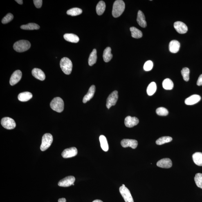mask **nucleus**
<instances>
[{
	"label": "nucleus",
	"instance_id": "obj_1",
	"mask_svg": "<svg viewBox=\"0 0 202 202\" xmlns=\"http://www.w3.org/2000/svg\"><path fill=\"white\" fill-rule=\"evenodd\" d=\"M125 9V4L122 0H117L113 3L112 14L113 17H120L123 13Z\"/></svg>",
	"mask_w": 202,
	"mask_h": 202
},
{
	"label": "nucleus",
	"instance_id": "obj_2",
	"mask_svg": "<svg viewBox=\"0 0 202 202\" xmlns=\"http://www.w3.org/2000/svg\"><path fill=\"white\" fill-rule=\"evenodd\" d=\"M31 46V44L29 41L21 40L15 43L13 46L14 50L19 53H22L28 50Z\"/></svg>",
	"mask_w": 202,
	"mask_h": 202
},
{
	"label": "nucleus",
	"instance_id": "obj_3",
	"mask_svg": "<svg viewBox=\"0 0 202 202\" xmlns=\"http://www.w3.org/2000/svg\"><path fill=\"white\" fill-rule=\"evenodd\" d=\"M50 106L51 109L57 112L60 113L64 111V103L60 97H56L54 98L50 102Z\"/></svg>",
	"mask_w": 202,
	"mask_h": 202
},
{
	"label": "nucleus",
	"instance_id": "obj_4",
	"mask_svg": "<svg viewBox=\"0 0 202 202\" xmlns=\"http://www.w3.org/2000/svg\"><path fill=\"white\" fill-rule=\"evenodd\" d=\"M60 66L61 69L66 75H70L72 69L73 64L71 61L67 57L63 58L60 61Z\"/></svg>",
	"mask_w": 202,
	"mask_h": 202
},
{
	"label": "nucleus",
	"instance_id": "obj_5",
	"mask_svg": "<svg viewBox=\"0 0 202 202\" xmlns=\"http://www.w3.org/2000/svg\"><path fill=\"white\" fill-rule=\"evenodd\" d=\"M53 142V137L50 133H46L43 136L42 143L40 149L41 151H44L47 149L51 145Z\"/></svg>",
	"mask_w": 202,
	"mask_h": 202
},
{
	"label": "nucleus",
	"instance_id": "obj_6",
	"mask_svg": "<svg viewBox=\"0 0 202 202\" xmlns=\"http://www.w3.org/2000/svg\"><path fill=\"white\" fill-rule=\"evenodd\" d=\"M118 98V92L117 91H113L109 95L106 101V106L108 109L116 104Z\"/></svg>",
	"mask_w": 202,
	"mask_h": 202
},
{
	"label": "nucleus",
	"instance_id": "obj_7",
	"mask_svg": "<svg viewBox=\"0 0 202 202\" xmlns=\"http://www.w3.org/2000/svg\"><path fill=\"white\" fill-rule=\"evenodd\" d=\"M1 124L3 127L8 130L13 129L16 125L15 121L13 119L7 117L2 119Z\"/></svg>",
	"mask_w": 202,
	"mask_h": 202
},
{
	"label": "nucleus",
	"instance_id": "obj_8",
	"mask_svg": "<svg viewBox=\"0 0 202 202\" xmlns=\"http://www.w3.org/2000/svg\"><path fill=\"white\" fill-rule=\"evenodd\" d=\"M120 192L125 202H134L131 193L127 187H121Z\"/></svg>",
	"mask_w": 202,
	"mask_h": 202
},
{
	"label": "nucleus",
	"instance_id": "obj_9",
	"mask_svg": "<svg viewBox=\"0 0 202 202\" xmlns=\"http://www.w3.org/2000/svg\"><path fill=\"white\" fill-rule=\"evenodd\" d=\"M75 178L73 176L66 177L59 182L58 185L59 187H68L73 185L74 183Z\"/></svg>",
	"mask_w": 202,
	"mask_h": 202
},
{
	"label": "nucleus",
	"instance_id": "obj_10",
	"mask_svg": "<svg viewBox=\"0 0 202 202\" xmlns=\"http://www.w3.org/2000/svg\"><path fill=\"white\" fill-rule=\"evenodd\" d=\"M77 148L72 147L64 149L62 153V156L64 158H68L75 156H77Z\"/></svg>",
	"mask_w": 202,
	"mask_h": 202
},
{
	"label": "nucleus",
	"instance_id": "obj_11",
	"mask_svg": "<svg viewBox=\"0 0 202 202\" xmlns=\"http://www.w3.org/2000/svg\"><path fill=\"white\" fill-rule=\"evenodd\" d=\"M22 74L20 70H16L12 74L10 79V83L11 85L13 86L17 84L21 80Z\"/></svg>",
	"mask_w": 202,
	"mask_h": 202
},
{
	"label": "nucleus",
	"instance_id": "obj_12",
	"mask_svg": "<svg viewBox=\"0 0 202 202\" xmlns=\"http://www.w3.org/2000/svg\"><path fill=\"white\" fill-rule=\"evenodd\" d=\"M121 145L124 147H130L135 149L138 147V142L136 140L124 139L121 142Z\"/></svg>",
	"mask_w": 202,
	"mask_h": 202
},
{
	"label": "nucleus",
	"instance_id": "obj_13",
	"mask_svg": "<svg viewBox=\"0 0 202 202\" xmlns=\"http://www.w3.org/2000/svg\"><path fill=\"white\" fill-rule=\"evenodd\" d=\"M174 27L176 31L180 34L186 33L188 30L187 25L181 21H176L175 22Z\"/></svg>",
	"mask_w": 202,
	"mask_h": 202
},
{
	"label": "nucleus",
	"instance_id": "obj_14",
	"mask_svg": "<svg viewBox=\"0 0 202 202\" xmlns=\"http://www.w3.org/2000/svg\"><path fill=\"white\" fill-rule=\"evenodd\" d=\"M138 119L136 117L128 116L125 119L124 123L126 127L128 128H132L138 124Z\"/></svg>",
	"mask_w": 202,
	"mask_h": 202
},
{
	"label": "nucleus",
	"instance_id": "obj_15",
	"mask_svg": "<svg viewBox=\"0 0 202 202\" xmlns=\"http://www.w3.org/2000/svg\"><path fill=\"white\" fill-rule=\"evenodd\" d=\"M157 166L162 168L169 169L172 166V163L170 159L163 158L160 160L157 163Z\"/></svg>",
	"mask_w": 202,
	"mask_h": 202
},
{
	"label": "nucleus",
	"instance_id": "obj_16",
	"mask_svg": "<svg viewBox=\"0 0 202 202\" xmlns=\"http://www.w3.org/2000/svg\"><path fill=\"white\" fill-rule=\"evenodd\" d=\"M201 99V97L199 95H193L186 99L185 103L188 105H194L199 102Z\"/></svg>",
	"mask_w": 202,
	"mask_h": 202
},
{
	"label": "nucleus",
	"instance_id": "obj_17",
	"mask_svg": "<svg viewBox=\"0 0 202 202\" xmlns=\"http://www.w3.org/2000/svg\"><path fill=\"white\" fill-rule=\"evenodd\" d=\"M32 72L33 76L39 80L44 81L46 79V75L44 72L39 68H34Z\"/></svg>",
	"mask_w": 202,
	"mask_h": 202
},
{
	"label": "nucleus",
	"instance_id": "obj_18",
	"mask_svg": "<svg viewBox=\"0 0 202 202\" xmlns=\"http://www.w3.org/2000/svg\"><path fill=\"white\" fill-rule=\"evenodd\" d=\"M137 21L142 28H145L147 26V23L145 20V15L141 11H138L137 16Z\"/></svg>",
	"mask_w": 202,
	"mask_h": 202
},
{
	"label": "nucleus",
	"instance_id": "obj_19",
	"mask_svg": "<svg viewBox=\"0 0 202 202\" xmlns=\"http://www.w3.org/2000/svg\"><path fill=\"white\" fill-rule=\"evenodd\" d=\"M95 90V86L93 85L90 86L88 93L85 95L83 99V102L84 103H86V102L93 98Z\"/></svg>",
	"mask_w": 202,
	"mask_h": 202
},
{
	"label": "nucleus",
	"instance_id": "obj_20",
	"mask_svg": "<svg viewBox=\"0 0 202 202\" xmlns=\"http://www.w3.org/2000/svg\"><path fill=\"white\" fill-rule=\"evenodd\" d=\"M180 47V44L178 41L172 40L169 42V50L171 53H178Z\"/></svg>",
	"mask_w": 202,
	"mask_h": 202
},
{
	"label": "nucleus",
	"instance_id": "obj_21",
	"mask_svg": "<svg viewBox=\"0 0 202 202\" xmlns=\"http://www.w3.org/2000/svg\"><path fill=\"white\" fill-rule=\"evenodd\" d=\"M32 94L29 92H24L19 94L18 96V99L21 102H25L32 98Z\"/></svg>",
	"mask_w": 202,
	"mask_h": 202
},
{
	"label": "nucleus",
	"instance_id": "obj_22",
	"mask_svg": "<svg viewBox=\"0 0 202 202\" xmlns=\"http://www.w3.org/2000/svg\"><path fill=\"white\" fill-rule=\"evenodd\" d=\"M64 38L66 41L72 43H77L79 41L78 36L72 33H66L64 34Z\"/></svg>",
	"mask_w": 202,
	"mask_h": 202
},
{
	"label": "nucleus",
	"instance_id": "obj_23",
	"mask_svg": "<svg viewBox=\"0 0 202 202\" xmlns=\"http://www.w3.org/2000/svg\"><path fill=\"white\" fill-rule=\"evenodd\" d=\"M192 157L194 163L196 165L202 166V153L195 152L193 154Z\"/></svg>",
	"mask_w": 202,
	"mask_h": 202
},
{
	"label": "nucleus",
	"instance_id": "obj_24",
	"mask_svg": "<svg viewBox=\"0 0 202 202\" xmlns=\"http://www.w3.org/2000/svg\"><path fill=\"white\" fill-rule=\"evenodd\" d=\"M113 55L111 53V49L108 47L104 50L103 54V60L105 62H109L112 58Z\"/></svg>",
	"mask_w": 202,
	"mask_h": 202
},
{
	"label": "nucleus",
	"instance_id": "obj_25",
	"mask_svg": "<svg viewBox=\"0 0 202 202\" xmlns=\"http://www.w3.org/2000/svg\"><path fill=\"white\" fill-rule=\"evenodd\" d=\"M101 147L104 151L107 152L109 150V145L108 143L107 140L105 136L101 135L99 137Z\"/></svg>",
	"mask_w": 202,
	"mask_h": 202
},
{
	"label": "nucleus",
	"instance_id": "obj_26",
	"mask_svg": "<svg viewBox=\"0 0 202 202\" xmlns=\"http://www.w3.org/2000/svg\"><path fill=\"white\" fill-rule=\"evenodd\" d=\"M131 32V36L133 38L136 39L140 38L143 36L141 31L134 27H132L130 28Z\"/></svg>",
	"mask_w": 202,
	"mask_h": 202
},
{
	"label": "nucleus",
	"instance_id": "obj_27",
	"mask_svg": "<svg viewBox=\"0 0 202 202\" xmlns=\"http://www.w3.org/2000/svg\"><path fill=\"white\" fill-rule=\"evenodd\" d=\"M105 2L102 1L99 2L96 6V10L97 14L99 15H102L105 11Z\"/></svg>",
	"mask_w": 202,
	"mask_h": 202
},
{
	"label": "nucleus",
	"instance_id": "obj_28",
	"mask_svg": "<svg viewBox=\"0 0 202 202\" xmlns=\"http://www.w3.org/2000/svg\"><path fill=\"white\" fill-rule=\"evenodd\" d=\"M97 58V50L94 49L90 54L88 59V64L90 66H92L96 63Z\"/></svg>",
	"mask_w": 202,
	"mask_h": 202
},
{
	"label": "nucleus",
	"instance_id": "obj_29",
	"mask_svg": "<svg viewBox=\"0 0 202 202\" xmlns=\"http://www.w3.org/2000/svg\"><path fill=\"white\" fill-rule=\"evenodd\" d=\"M20 28L22 29L25 30H38L40 28V26L36 23H29L26 25H22Z\"/></svg>",
	"mask_w": 202,
	"mask_h": 202
},
{
	"label": "nucleus",
	"instance_id": "obj_30",
	"mask_svg": "<svg viewBox=\"0 0 202 202\" xmlns=\"http://www.w3.org/2000/svg\"><path fill=\"white\" fill-rule=\"evenodd\" d=\"M163 86L165 90H171L174 87V84L170 79L167 78L164 80L163 82Z\"/></svg>",
	"mask_w": 202,
	"mask_h": 202
},
{
	"label": "nucleus",
	"instance_id": "obj_31",
	"mask_svg": "<svg viewBox=\"0 0 202 202\" xmlns=\"http://www.w3.org/2000/svg\"><path fill=\"white\" fill-rule=\"evenodd\" d=\"M156 85L155 82H153L149 85L147 89V94L149 96H151L156 93Z\"/></svg>",
	"mask_w": 202,
	"mask_h": 202
},
{
	"label": "nucleus",
	"instance_id": "obj_32",
	"mask_svg": "<svg viewBox=\"0 0 202 202\" xmlns=\"http://www.w3.org/2000/svg\"><path fill=\"white\" fill-rule=\"evenodd\" d=\"M172 139V138L171 137H162L157 140L156 143L158 145H162L166 143H169L171 142Z\"/></svg>",
	"mask_w": 202,
	"mask_h": 202
},
{
	"label": "nucleus",
	"instance_id": "obj_33",
	"mask_svg": "<svg viewBox=\"0 0 202 202\" xmlns=\"http://www.w3.org/2000/svg\"><path fill=\"white\" fill-rule=\"evenodd\" d=\"M82 12L81 9L77 8H74L70 9L67 12L68 15L72 16H75L80 15Z\"/></svg>",
	"mask_w": 202,
	"mask_h": 202
},
{
	"label": "nucleus",
	"instance_id": "obj_34",
	"mask_svg": "<svg viewBox=\"0 0 202 202\" xmlns=\"http://www.w3.org/2000/svg\"><path fill=\"white\" fill-rule=\"evenodd\" d=\"M194 180L196 186L202 189V174L198 173L194 177Z\"/></svg>",
	"mask_w": 202,
	"mask_h": 202
},
{
	"label": "nucleus",
	"instance_id": "obj_35",
	"mask_svg": "<svg viewBox=\"0 0 202 202\" xmlns=\"http://www.w3.org/2000/svg\"><path fill=\"white\" fill-rule=\"evenodd\" d=\"M189 73L190 70L187 68H184L182 69L181 74L182 76L183 79L185 81H188L189 79Z\"/></svg>",
	"mask_w": 202,
	"mask_h": 202
},
{
	"label": "nucleus",
	"instance_id": "obj_36",
	"mask_svg": "<svg viewBox=\"0 0 202 202\" xmlns=\"http://www.w3.org/2000/svg\"><path fill=\"white\" fill-rule=\"evenodd\" d=\"M157 114L160 116H167L169 114V111L166 108L163 107H160L156 110Z\"/></svg>",
	"mask_w": 202,
	"mask_h": 202
},
{
	"label": "nucleus",
	"instance_id": "obj_37",
	"mask_svg": "<svg viewBox=\"0 0 202 202\" xmlns=\"http://www.w3.org/2000/svg\"><path fill=\"white\" fill-rule=\"evenodd\" d=\"M13 19V15L11 13H8L3 18L2 20V23L3 24H7L11 21Z\"/></svg>",
	"mask_w": 202,
	"mask_h": 202
},
{
	"label": "nucleus",
	"instance_id": "obj_38",
	"mask_svg": "<svg viewBox=\"0 0 202 202\" xmlns=\"http://www.w3.org/2000/svg\"><path fill=\"white\" fill-rule=\"evenodd\" d=\"M153 67V63L152 61L148 60L146 62L143 66L144 70L146 71H150L152 69Z\"/></svg>",
	"mask_w": 202,
	"mask_h": 202
},
{
	"label": "nucleus",
	"instance_id": "obj_39",
	"mask_svg": "<svg viewBox=\"0 0 202 202\" xmlns=\"http://www.w3.org/2000/svg\"><path fill=\"white\" fill-rule=\"evenodd\" d=\"M33 3L36 8H41L42 4V0H34Z\"/></svg>",
	"mask_w": 202,
	"mask_h": 202
},
{
	"label": "nucleus",
	"instance_id": "obj_40",
	"mask_svg": "<svg viewBox=\"0 0 202 202\" xmlns=\"http://www.w3.org/2000/svg\"><path fill=\"white\" fill-rule=\"evenodd\" d=\"M197 85L198 86H202V74L200 75L197 81Z\"/></svg>",
	"mask_w": 202,
	"mask_h": 202
},
{
	"label": "nucleus",
	"instance_id": "obj_41",
	"mask_svg": "<svg viewBox=\"0 0 202 202\" xmlns=\"http://www.w3.org/2000/svg\"><path fill=\"white\" fill-rule=\"evenodd\" d=\"M66 200L65 198H60L58 200V202H66Z\"/></svg>",
	"mask_w": 202,
	"mask_h": 202
},
{
	"label": "nucleus",
	"instance_id": "obj_42",
	"mask_svg": "<svg viewBox=\"0 0 202 202\" xmlns=\"http://www.w3.org/2000/svg\"><path fill=\"white\" fill-rule=\"evenodd\" d=\"M15 1L20 5L23 4V1L22 0H15Z\"/></svg>",
	"mask_w": 202,
	"mask_h": 202
},
{
	"label": "nucleus",
	"instance_id": "obj_43",
	"mask_svg": "<svg viewBox=\"0 0 202 202\" xmlns=\"http://www.w3.org/2000/svg\"><path fill=\"white\" fill-rule=\"evenodd\" d=\"M93 202H103L102 201H101L100 200H95Z\"/></svg>",
	"mask_w": 202,
	"mask_h": 202
},
{
	"label": "nucleus",
	"instance_id": "obj_44",
	"mask_svg": "<svg viewBox=\"0 0 202 202\" xmlns=\"http://www.w3.org/2000/svg\"><path fill=\"white\" fill-rule=\"evenodd\" d=\"M122 187H125V185H124V184L122 185Z\"/></svg>",
	"mask_w": 202,
	"mask_h": 202
},
{
	"label": "nucleus",
	"instance_id": "obj_45",
	"mask_svg": "<svg viewBox=\"0 0 202 202\" xmlns=\"http://www.w3.org/2000/svg\"><path fill=\"white\" fill-rule=\"evenodd\" d=\"M72 185H74V184L73 183Z\"/></svg>",
	"mask_w": 202,
	"mask_h": 202
}]
</instances>
